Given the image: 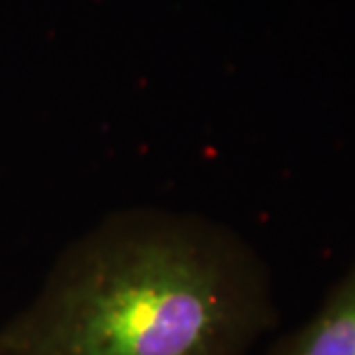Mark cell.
Masks as SVG:
<instances>
[{"label":"cell","instance_id":"obj_1","mask_svg":"<svg viewBox=\"0 0 355 355\" xmlns=\"http://www.w3.org/2000/svg\"><path fill=\"white\" fill-rule=\"evenodd\" d=\"M279 316L272 272L239 231L125 207L65 245L0 326V355H247Z\"/></svg>","mask_w":355,"mask_h":355},{"label":"cell","instance_id":"obj_2","mask_svg":"<svg viewBox=\"0 0 355 355\" xmlns=\"http://www.w3.org/2000/svg\"><path fill=\"white\" fill-rule=\"evenodd\" d=\"M266 355H355V259L312 316Z\"/></svg>","mask_w":355,"mask_h":355}]
</instances>
